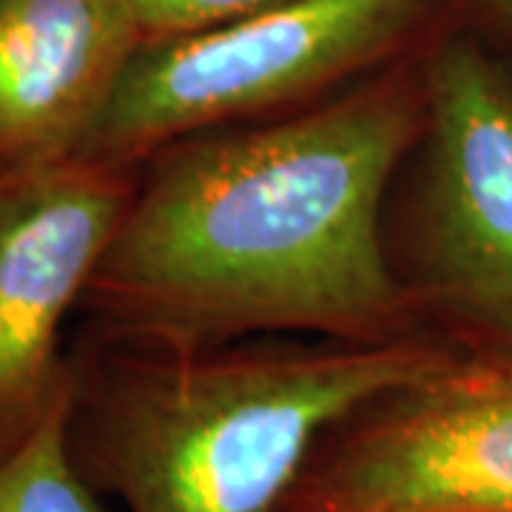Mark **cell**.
<instances>
[{"mask_svg": "<svg viewBox=\"0 0 512 512\" xmlns=\"http://www.w3.org/2000/svg\"><path fill=\"white\" fill-rule=\"evenodd\" d=\"M424 120V74L402 66L322 106L165 146L83 305L114 342L168 350L424 333L382 231L390 177Z\"/></svg>", "mask_w": 512, "mask_h": 512, "instance_id": "1", "label": "cell"}, {"mask_svg": "<svg viewBox=\"0 0 512 512\" xmlns=\"http://www.w3.org/2000/svg\"><path fill=\"white\" fill-rule=\"evenodd\" d=\"M117 345L120 356L72 365L69 450L126 512H274L333 421L453 353L427 333Z\"/></svg>", "mask_w": 512, "mask_h": 512, "instance_id": "2", "label": "cell"}, {"mask_svg": "<svg viewBox=\"0 0 512 512\" xmlns=\"http://www.w3.org/2000/svg\"><path fill=\"white\" fill-rule=\"evenodd\" d=\"M430 0H285L143 40L77 157L140 168L185 137L311 100L390 57Z\"/></svg>", "mask_w": 512, "mask_h": 512, "instance_id": "3", "label": "cell"}, {"mask_svg": "<svg viewBox=\"0 0 512 512\" xmlns=\"http://www.w3.org/2000/svg\"><path fill=\"white\" fill-rule=\"evenodd\" d=\"M274 512H512V359L453 350L359 404Z\"/></svg>", "mask_w": 512, "mask_h": 512, "instance_id": "4", "label": "cell"}, {"mask_svg": "<svg viewBox=\"0 0 512 512\" xmlns=\"http://www.w3.org/2000/svg\"><path fill=\"white\" fill-rule=\"evenodd\" d=\"M427 120L413 217L416 305L512 342V83L481 46L424 63Z\"/></svg>", "mask_w": 512, "mask_h": 512, "instance_id": "5", "label": "cell"}, {"mask_svg": "<svg viewBox=\"0 0 512 512\" xmlns=\"http://www.w3.org/2000/svg\"><path fill=\"white\" fill-rule=\"evenodd\" d=\"M137 171L69 157L0 174V458L72 384L60 328L126 217Z\"/></svg>", "mask_w": 512, "mask_h": 512, "instance_id": "6", "label": "cell"}, {"mask_svg": "<svg viewBox=\"0 0 512 512\" xmlns=\"http://www.w3.org/2000/svg\"><path fill=\"white\" fill-rule=\"evenodd\" d=\"M143 40L128 0H0V174L77 157Z\"/></svg>", "mask_w": 512, "mask_h": 512, "instance_id": "7", "label": "cell"}, {"mask_svg": "<svg viewBox=\"0 0 512 512\" xmlns=\"http://www.w3.org/2000/svg\"><path fill=\"white\" fill-rule=\"evenodd\" d=\"M69 407L72 384L35 433L0 458V512H103L69 450Z\"/></svg>", "mask_w": 512, "mask_h": 512, "instance_id": "8", "label": "cell"}, {"mask_svg": "<svg viewBox=\"0 0 512 512\" xmlns=\"http://www.w3.org/2000/svg\"><path fill=\"white\" fill-rule=\"evenodd\" d=\"M146 40L214 29L285 0H128Z\"/></svg>", "mask_w": 512, "mask_h": 512, "instance_id": "9", "label": "cell"}, {"mask_svg": "<svg viewBox=\"0 0 512 512\" xmlns=\"http://www.w3.org/2000/svg\"><path fill=\"white\" fill-rule=\"evenodd\" d=\"M481 3L493 12L495 18L510 20L512 23V0H481Z\"/></svg>", "mask_w": 512, "mask_h": 512, "instance_id": "10", "label": "cell"}]
</instances>
